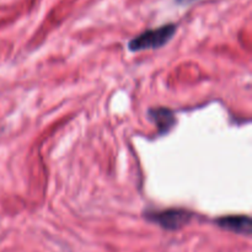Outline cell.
<instances>
[{"mask_svg": "<svg viewBox=\"0 0 252 252\" xmlns=\"http://www.w3.org/2000/svg\"><path fill=\"white\" fill-rule=\"evenodd\" d=\"M179 4H189V2L192 1H196V0H176Z\"/></svg>", "mask_w": 252, "mask_h": 252, "instance_id": "5", "label": "cell"}, {"mask_svg": "<svg viewBox=\"0 0 252 252\" xmlns=\"http://www.w3.org/2000/svg\"><path fill=\"white\" fill-rule=\"evenodd\" d=\"M216 223L219 228L224 230L233 231L240 235H251L252 220L248 216H226L216 219Z\"/></svg>", "mask_w": 252, "mask_h": 252, "instance_id": "3", "label": "cell"}, {"mask_svg": "<svg viewBox=\"0 0 252 252\" xmlns=\"http://www.w3.org/2000/svg\"><path fill=\"white\" fill-rule=\"evenodd\" d=\"M148 218L166 230H177V229H181L182 226L187 225L192 220L193 213L186 211V209L174 208L154 212L152 214H148Z\"/></svg>", "mask_w": 252, "mask_h": 252, "instance_id": "2", "label": "cell"}, {"mask_svg": "<svg viewBox=\"0 0 252 252\" xmlns=\"http://www.w3.org/2000/svg\"><path fill=\"white\" fill-rule=\"evenodd\" d=\"M149 117L155 123L160 133H167L174 127L175 122H176L172 111L167 110V108H154V110H150Z\"/></svg>", "mask_w": 252, "mask_h": 252, "instance_id": "4", "label": "cell"}, {"mask_svg": "<svg viewBox=\"0 0 252 252\" xmlns=\"http://www.w3.org/2000/svg\"><path fill=\"white\" fill-rule=\"evenodd\" d=\"M177 26L175 24H167L154 30H148L143 33L138 34L128 43L130 52L145 51V49H157L165 46L171 41L176 33Z\"/></svg>", "mask_w": 252, "mask_h": 252, "instance_id": "1", "label": "cell"}]
</instances>
